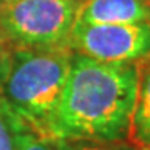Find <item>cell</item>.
I'll return each mask as SVG.
<instances>
[{
	"instance_id": "6da1fadb",
	"label": "cell",
	"mask_w": 150,
	"mask_h": 150,
	"mask_svg": "<svg viewBox=\"0 0 150 150\" xmlns=\"http://www.w3.org/2000/svg\"><path fill=\"white\" fill-rule=\"evenodd\" d=\"M137 79V62H100L72 52L52 139H129Z\"/></svg>"
},
{
	"instance_id": "7a4b0ae2",
	"label": "cell",
	"mask_w": 150,
	"mask_h": 150,
	"mask_svg": "<svg viewBox=\"0 0 150 150\" xmlns=\"http://www.w3.org/2000/svg\"><path fill=\"white\" fill-rule=\"evenodd\" d=\"M70 48H13L0 79V95L30 129L52 139L70 70Z\"/></svg>"
},
{
	"instance_id": "3957f363",
	"label": "cell",
	"mask_w": 150,
	"mask_h": 150,
	"mask_svg": "<svg viewBox=\"0 0 150 150\" xmlns=\"http://www.w3.org/2000/svg\"><path fill=\"white\" fill-rule=\"evenodd\" d=\"M82 0H12L2 4L0 32L17 48H70Z\"/></svg>"
},
{
	"instance_id": "277c9868",
	"label": "cell",
	"mask_w": 150,
	"mask_h": 150,
	"mask_svg": "<svg viewBox=\"0 0 150 150\" xmlns=\"http://www.w3.org/2000/svg\"><path fill=\"white\" fill-rule=\"evenodd\" d=\"M70 50L100 62H137L150 55V22L75 23Z\"/></svg>"
},
{
	"instance_id": "5b68a950",
	"label": "cell",
	"mask_w": 150,
	"mask_h": 150,
	"mask_svg": "<svg viewBox=\"0 0 150 150\" xmlns=\"http://www.w3.org/2000/svg\"><path fill=\"white\" fill-rule=\"evenodd\" d=\"M150 22L144 0H82L77 23H140Z\"/></svg>"
},
{
	"instance_id": "8992f818",
	"label": "cell",
	"mask_w": 150,
	"mask_h": 150,
	"mask_svg": "<svg viewBox=\"0 0 150 150\" xmlns=\"http://www.w3.org/2000/svg\"><path fill=\"white\" fill-rule=\"evenodd\" d=\"M137 93L129 139L140 150H150V55L137 60Z\"/></svg>"
},
{
	"instance_id": "52a82bcc",
	"label": "cell",
	"mask_w": 150,
	"mask_h": 150,
	"mask_svg": "<svg viewBox=\"0 0 150 150\" xmlns=\"http://www.w3.org/2000/svg\"><path fill=\"white\" fill-rule=\"evenodd\" d=\"M27 123L17 115L0 95V150H15L18 135Z\"/></svg>"
},
{
	"instance_id": "ba28073f",
	"label": "cell",
	"mask_w": 150,
	"mask_h": 150,
	"mask_svg": "<svg viewBox=\"0 0 150 150\" xmlns=\"http://www.w3.org/2000/svg\"><path fill=\"white\" fill-rule=\"evenodd\" d=\"M59 150H140L134 144L127 145L123 140L105 142V140H67L59 139Z\"/></svg>"
},
{
	"instance_id": "9c48e42d",
	"label": "cell",
	"mask_w": 150,
	"mask_h": 150,
	"mask_svg": "<svg viewBox=\"0 0 150 150\" xmlns=\"http://www.w3.org/2000/svg\"><path fill=\"white\" fill-rule=\"evenodd\" d=\"M15 150H59V139L43 137L25 125V129L18 135Z\"/></svg>"
},
{
	"instance_id": "30bf717a",
	"label": "cell",
	"mask_w": 150,
	"mask_h": 150,
	"mask_svg": "<svg viewBox=\"0 0 150 150\" xmlns=\"http://www.w3.org/2000/svg\"><path fill=\"white\" fill-rule=\"evenodd\" d=\"M8 54H10V48H8V43L2 35H0V79L4 75V70H5L7 60H8Z\"/></svg>"
},
{
	"instance_id": "8fae6325",
	"label": "cell",
	"mask_w": 150,
	"mask_h": 150,
	"mask_svg": "<svg viewBox=\"0 0 150 150\" xmlns=\"http://www.w3.org/2000/svg\"><path fill=\"white\" fill-rule=\"evenodd\" d=\"M144 2H145V4H147V7H149V8H150V0H144Z\"/></svg>"
},
{
	"instance_id": "7c38bea8",
	"label": "cell",
	"mask_w": 150,
	"mask_h": 150,
	"mask_svg": "<svg viewBox=\"0 0 150 150\" xmlns=\"http://www.w3.org/2000/svg\"><path fill=\"white\" fill-rule=\"evenodd\" d=\"M7 2H12V0H0V4H7Z\"/></svg>"
},
{
	"instance_id": "4fadbf2b",
	"label": "cell",
	"mask_w": 150,
	"mask_h": 150,
	"mask_svg": "<svg viewBox=\"0 0 150 150\" xmlns=\"http://www.w3.org/2000/svg\"><path fill=\"white\" fill-rule=\"evenodd\" d=\"M0 8H2V4H0ZM0 35H2V32H0ZM2 37H4V35H2Z\"/></svg>"
}]
</instances>
